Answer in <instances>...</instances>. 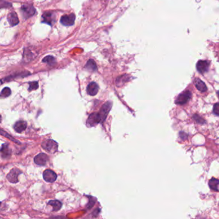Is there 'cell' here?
I'll use <instances>...</instances> for the list:
<instances>
[{"label":"cell","instance_id":"cell-1","mask_svg":"<svg viewBox=\"0 0 219 219\" xmlns=\"http://www.w3.org/2000/svg\"><path fill=\"white\" fill-rule=\"evenodd\" d=\"M58 143L53 139H47L42 143V147L49 153L54 154L58 151Z\"/></svg>","mask_w":219,"mask_h":219},{"label":"cell","instance_id":"cell-2","mask_svg":"<svg viewBox=\"0 0 219 219\" xmlns=\"http://www.w3.org/2000/svg\"><path fill=\"white\" fill-rule=\"evenodd\" d=\"M191 97H192V93L190 91L187 90L185 92L181 93L180 95L177 97V98L176 100V103L179 104V105H183V104H185L190 100Z\"/></svg>","mask_w":219,"mask_h":219},{"label":"cell","instance_id":"cell-3","mask_svg":"<svg viewBox=\"0 0 219 219\" xmlns=\"http://www.w3.org/2000/svg\"><path fill=\"white\" fill-rule=\"evenodd\" d=\"M21 10L24 19H28L33 16L36 12L35 8L32 5H24L22 6Z\"/></svg>","mask_w":219,"mask_h":219},{"label":"cell","instance_id":"cell-4","mask_svg":"<svg viewBox=\"0 0 219 219\" xmlns=\"http://www.w3.org/2000/svg\"><path fill=\"white\" fill-rule=\"evenodd\" d=\"M22 173V172L19 170L17 168H12V170L10 171V172L8 173L7 176V178L9 182L11 183H17L19 182L18 176L19 174Z\"/></svg>","mask_w":219,"mask_h":219},{"label":"cell","instance_id":"cell-5","mask_svg":"<svg viewBox=\"0 0 219 219\" xmlns=\"http://www.w3.org/2000/svg\"><path fill=\"white\" fill-rule=\"evenodd\" d=\"M75 15L74 14H71L69 15H64L60 19V23L64 26L70 27L72 26L74 23L75 21Z\"/></svg>","mask_w":219,"mask_h":219},{"label":"cell","instance_id":"cell-6","mask_svg":"<svg viewBox=\"0 0 219 219\" xmlns=\"http://www.w3.org/2000/svg\"><path fill=\"white\" fill-rule=\"evenodd\" d=\"M101 122V117L99 116V113H94L88 116L87 121V125L88 127H93Z\"/></svg>","mask_w":219,"mask_h":219},{"label":"cell","instance_id":"cell-7","mask_svg":"<svg viewBox=\"0 0 219 219\" xmlns=\"http://www.w3.org/2000/svg\"><path fill=\"white\" fill-rule=\"evenodd\" d=\"M111 107H112V103L110 102H106L105 104H104V105L102 106L100 111H99V116H100V117H101V122L105 120V119L108 115L110 110Z\"/></svg>","mask_w":219,"mask_h":219},{"label":"cell","instance_id":"cell-8","mask_svg":"<svg viewBox=\"0 0 219 219\" xmlns=\"http://www.w3.org/2000/svg\"><path fill=\"white\" fill-rule=\"evenodd\" d=\"M12 151L9 147L8 143H4L0 148V156L3 159H8L11 157Z\"/></svg>","mask_w":219,"mask_h":219},{"label":"cell","instance_id":"cell-9","mask_svg":"<svg viewBox=\"0 0 219 219\" xmlns=\"http://www.w3.org/2000/svg\"><path fill=\"white\" fill-rule=\"evenodd\" d=\"M42 22L52 26L55 22V16L52 12H46L42 15Z\"/></svg>","mask_w":219,"mask_h":219},{"label":"cell","instance_id":"cell-10","mask_svg":"<svg viewBox=\"0 0 219 219\" xmlns=\"http://www.w3.org/2000/svg\"><path fill=\"white\" fill-rule=\"evenodd\" d=\"M43 178L46 182H53L56 181L57 175L53 170H46L43 173Z\"/></svg>","mask_w":219,"mask_h":219},{"label":"cell","instance_id":"cell-11","mask_svg":"<svg viewBox=\"0 0 219 219\" xmlns=\"http://www.w3.org/2000/svg\"><path fill=\"white\" fill-rule=\"evenodd\" d=\"M48 160H49V157L44 153L39 154L34 158L35 163L37 165L41 166L45 165L48 161Z\"/></svg>","mask_w":219,"mask_h":219},{"label":"cell","instance_id":"cell-12","mask_svg":"<svg viewBox=\"0 0 219 219\" xmlns=\"http://www.w3.org/2000/svg\"><path fill=\"white\" fill-rule=\"evenodd\" d=\"M209 66H210V64H209L208 62L206 61H199L197 62L196 67L197 71L199 73L203 74L208 71Z\"/></svg>","mask_w":219,"mask_h":219},{"label":"cell","instance_id":"cell-13","mask_svg":"<svg viewBox=\"0 0 219 219\" xmlns=\"http://www.w3.org/2000/svg\"><path fill=\"white\" fill-rule=\"evenodd\" d=\"M98 91H99V86L97 84L94 82H92L89 84L87 88V93L91 96H95L97 93Z\"/></svg>","mask_w":219,"mask_h":219},{"label":"cell","instance_id":"cell-14","mask_svg":"<svg viewBox=\"0 0 219 219\" xmlns=\"http://www.w3.org/2000/svg\"><path fill=\"white\" fill-rule=\"evenodd\" d=\"M7 19H8V21L9 24L12 27L17 25V24H18L19 23L17 15L16 13H15V12L10 13L8 15Z\"/></svg>","mask_w":219,"mask_h":219},{"label":"cell","instance_id":"cell-15","mask_svg":"<svg viewBox=\"0 0 219 219\" xmlns=\"http://www.w3.org/2000/svg\"><path fill=\"white\" fill-rule=\"evenodd\" d=\"M27 127V123L24 121L21 120L17 122L14 125V130L17 132H22L26 129Z\"/></svg>","mask_w":219,"mask_h":219},{"label":"cell","instance_id":"cell-16","mask_svg":"<svg viewBox=\"0 0 219 219\" xmlns=\"http://www.w3.org/2000/svg\"><path fill=\"white\" fill-rule=\"evenodd\" d=\"M194 85L199 91L201 92H205L207 91V87L205 82H202L201 79L196 78L194 80Z\"/></svg>","mask_w":219,"mask_h":219},{"label":"cell","instance_id":"cell-17","mask_svg":"<svg viewBox=\"0 0 219 219\" xmlns=\"http://www.w3.org/2000/svg\"><path fill=\"white\" fill-rule=\"evenodd\" d=\"M85 68L87 69L88 71H90L92 72L96 71L97 70V66L95 61L92 59H90L89 61H87L85 66Z\"/></svg>","mask_w":219,"mask_h":219},{"label":"cell","instance_id":"cell-18","mask_svg":"<svg viewBox=\"0 0 219 219\" xmlns=\"http://www.w3.org/2000/svg\"><path fill=\"white\" fill-rule=\"evenodd\" d=\"M209 186L211 189L212 190L214 191H218V186H219V180L216 178H211L210 181H209Z\"/></svg>","mask_w":219,"mask_h":219},{"label":"cell","instance_id":"cell-19","mask_svg":"<svg viewBox=\"0 0 219 219\" xmlns=\"http://www.w3.org/2000/svg\"><path fill=\"white\" fill-rule=\"evenodd\" d=\"M48 205H50L53 207V210L54 211H57L61 209L62 206V204L61 202L57 200H53L49 201Z\"/></svg>","mask_w":219,"mask_h":219},{"label":"cell","instance_id":"cell-20","mask_svg":"<svg viewBox=\"0 0 219 219\" xmlns=\"http://www.w3.org/2000/svg\"><path fill=\"white\" fill-rule=\"evenodd\" d=\"M0 135L3 136L4 137H5L7 138H8L11 141H13L14 143H17V145H21V143L19 141H18V140H17V139L14 138L11 135H10V134H8L7 132H5V131L2 130V129H0Z\"/></svg>","mask_w":219,"mask_h":219},{"label":"cell","instance_id":"cell-21","mask_svg":"<svg viewBox=\"0 0 219 219\" xmlns=\"http://www.w3.org/2000/svg\"><path fill=\"white\" fill-rule=\"evenodd\" d=\"M42 62L47 63L50 66H53L56 64V59L53 56H47L43 59Z\"/></svg>","mask_w":219,"mask_h":219},{"label":"cell","instance_id":"cell-22","mask_svg":"<svg viewBox=\"0 0 219 219\" xmlns=\"http://www.w3.org/2000/svg\"><path fill=\"white\" fill-rule=\"evenodd\" d=\"M11 90L9 87H5L0 93V98H7L11 95Z\"/></svg>","mask_w":219,"mask_h":219},{"label":"cell","instance_id":"cell-23","mask_svg":"<svg viewBox=\"0 0 219 219\" xmlns=\"http://www.w3.org/2000/svg\"><path fill=\"white\" fill-rule=\"evenodd\" d=\"M193 119L195 120L197 123H199V124H204L206 123V121L205 119H204L203 118H202L201 116L198 115V114H194V115L193 116Z\"/></svg>","mask_w":219,"mask_h":219},{"label":"cell","instance_id":"cell-24","mask_svg":"<svg viewBox=\"0 0 219 219\" xmlns=\"http://www.w3.org/2000/svg\"><path fill=\"white\" fill-rule=\"evenodd\" d=\"M39 87V83L37 82H31L29 83V88L28 91H32L33 90H35Z\"/></svg>","mask_w":219,"mask_h":219},{"label":"cell","instance_id":"cell-25","mask_svg":"<svg viewBox=\"0 0 219 219\" xmlns=\"http://www.w3.org/2000/svg\"><path fill=\"white\" fill-rule=\"evenodd\" d=\"M213 113L217 116H219V103H215L213 106Z\"/></svg>","mask_w":219,"mask_h":219},{"label":"cell","instance_id":"cell-26","mask_svg":"<svg viewBox=\"0 0 219 219\" xmlns=\"http://www.w3.org/2000/svg\"><path fill=\"white\" fill-rule=\"evenodd\" d=\"M180 136L181 138L182 139H183V140H185V139H186L187 138V136H188L187 134H185V132H181L180 133Z\"/></svg>","mask_w":219,"mask_h":219},{"label":"cell","instance_id":"cell-27","mask_svg":"<svg viewBox=\"0 0 219 219\" xmlns=\"http://www.w3.org/2000/svg\"><path fill=\"white\" fill-rule=\"evenodd\" d=\"M217 96H218V98H219V91H217Z\"/></svg>","mask_w":219,"mask_h":219},{"label":"cell","instance_id":"cell-28","mask_svg":"<svg viewBox=\"0 0 219 219\" xmlns=\"http://www.w3.org/2000/svg\"><path fill=\"white\" fill-rule=\"evenodd\" d=\"M2 116H0V122H2Z\"/></svg>","mask_w":219,"mask_h":219},{"label":"cell","instance_id":"cell-29","mask_svg":"<svg viewBox=\"0 0 219 219\" xmlns=\"http://www.w3.org/2000/svg\"><path fill=\"white\" fill-rule=\"evenodd\" d=\"M0 205H1V202H0Z\"/></svg>","mask_w":219,"mask_h":219}]
</instances>
